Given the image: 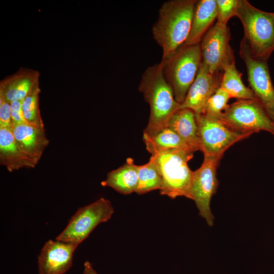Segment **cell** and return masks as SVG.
I'll list each match as a JSON object with an SVG mask.
<instances>
[{
    "label": "cell",
    "mask_w": 274,
    "mask_h": 274,
    "mask_svg": "<svg viewBox=\"0 0 274 274\" xmlns=\"http://www.w3.org/2000/svg\"><path fill=\"white\" fill-rule=\"evenodd\" d=\"M196 1H168L160 7L152 32L154 40L162 48V59L173 54L187 41Z\"/></svg>",
    "instance_id": "6da1fadb"
},
{
    "label": "cell",
    "mask_w": 274,
    "mask_h": 274,
    "mask_svg": "<svg viewBox=\"0 0 274 274\" xmlns=\"http://www.w3.org/2000/svg\"><path fill=\"white\" fill-rule=\"evenodd\" d=\"M138 89L150 108L144 133L151 134L166 127L172 115L180 109V104L176 100L173 90L165 78L161 61L144 71Z\"/></svg>",
    "instance_id": "7a4b0ae2"
},
{
    "label": "cell",
    "mask_w": 274,
    "mask_h": 274,
    "mask_svg": "<svg viewBox=\"0 0 274 274\" xmlns=\"http://www.w3.org/2000/svg\"><path fill=\"white\" fill-rule=\"evenodd\" d=\"M194 152L189 149H172L154 152L150 158L162 179L161 195L174 199L185 196L190 199V189L193 172L188 162Z\"/></svg>",
    "instance_id": "3957f363"
},
{
    "label": "cell",
    "mask_w": 274,
    "mask_h": 274,
    "mask_svg": "<svg viewBox=\"0 0 274 274\" xmlns=\"http://www.w3.org/2000/svg\"><path fill=\"white\" fill-rule=\"evenodd\" d=\"M236 16L244 31V39L252 55L267 60L274 50L273 13L263 11L248 1L241 0Z\"/></svg>",
    "instance_id": "277c9868"
},
{
    "label": "cell",
    "mask_w": 274,
    "mask_h": 274,
    "mask_svg": "<svg viewBox=\"0 0 274 274\" xmlns=\"http://www.w3.org/2000/svg\"><path fill=\"white\" fill-rule=\"evenodd\" d=\"M161 61L165 78L173 90L176 100L181 104L195 80L202 61L200 44L183 45Z\"/></svg>",
    "instance_id": "5b68a950"
},
{
    "label": "cell",
    "mask_w": 274,
    "mask_h": 274,
    "mask_svg": "<svg viewBox=\"0 0 274 274\" xmlns=\"http://www.w3.org/2000/svg\"><path fill=\"white\" fill-rule=\"evenodd\" d=\"M195 117L200 151L204 156L222 157L229 147L252 134L235 129L220 118L204 114H195Z\"/></svg>",
    "instance_id": "8992f818"
},
{
    "label": "cell",
    "mask_w": 274,
    "mask_h": 274,
    "mask_svg": "<svg viewBox=\"0 0 274 274\" xmlns=\"http://www.w3.org/2000/svg\"><path fill=\"white\" fill-rule=\"evenodd\" d=\"M114 212L111 201L101 197L79 208L56 239L80 244L98 224L110 220Z\"/></svg>",
    "instance_id": "52a82bcc"
},
{
    "label": "cell",
    "mask_w": 274,
    "mask_h": 274,
    "mask_svg": "<svg viewBox=\"0 0 274 274\" xmlns=\"http://www.w3.org/2000/svg\"><path fill=\"white\" fill-rule=\"evenodd\" d=\"M219 118L241 132L253 134L264 130L274 135V121L257 99H237L228 105Z\"/></svg>",
    "instance_id": "ba28073f"
},
{
    "label": "cell",
    "mask_w": 274,
    "mask_h": 274,
    "mask_svg": "<svg viewBox=\"0 0 274 274\" xmlns=\"http://www.w3.org/2000/svg\"><path fill=\"white\" fill-rule=\"evenodd\" d=\"M222 157L204 156L201 166L193 172L190 189V199L193 200L200 216L210 226L213 225L214 217L210 209L212 196L219 185L217 169Z\"/></svg>",
    "instance_id": "9c48e42d"
},
{
    "label": "cell",
    "mask_w": 274,
    "mask_h": 274,
    "mask_svg": "<svg viewBox=\"0 0 274 274\" xmlns=\"http://www.w3.org/2000/svg\"><path fill=\"white\" fill-rule=\"evenodd\" d=\"M239 54L246 64L250 88L274 121V87L267 60L254 57L244 38L241 42Z\"/></svg>",
    "instance_id": "30bf717a"
},
{
    "label": "cell",
    "mask_w": 274,
    "mask_h": 274,
    "mask_svg": "<svg viewBox=\"0 0 274 274\" xmlns=\"http://www.w3.org/2000/svg\"><path fill=\"white\" fill-rule=\"evenodd\" d=\"M230 36L227 25L216 22L203 37L200 43L201 62L211 73H222L226 66L235 63Z\"/></svg>",
    "instance_id": "8fae6325"
},
{
    "label": "cell",
    "mask_w": 274,
    "mask_h": 274,
    "mask_svg": "<svg viewBox=\"0 0 274 274\" xmlns=\"http://www.w3.org/2000/svg\"><path fill=\"white\" fill-rule=\"evenodd\" d=\"M222 73L212 74L201 62L198 72L190 86L180 109H189L196 114H204L209 98L220 87Z\"/></svg>",
    "instance_id": "7c38bea8"
},
{
    "label": "cell",
    "mask_w": 274,
    "mask_h": 274,
    "mask_svg": "<svg viewBox=\"0 0 274 274\" xmlns=\"http://www.w3.org/2000/svg\"><path fill=\"white\" fill-rule=\"evenodd\" d=\"M79 244L49 240L38 255L39 274H64L72 266L73 255Z\"/></svg>",
    "instance_id": "4fadbf2b"
},
{
    "label": "cell",
    "mask_w": 274,
    "mask_h": 274,
    "mask_svg": "<svg viewBox=\"0 0 274 274\" xmlns=\"http://www.w3.org/2000/svg\"><path fill=\"white\" fill-rule=\"evenodd\" d=\"M12 133L20 149L38 163L49 144L45 128H40L26 123L13 126Z\"/></svg>",
    "instance_id": "5bb4252c"
},
{
    "label": "cell",
    "mask_w": 274,
    "mask_h": 274,
    "mask_svg": "<svg viewBox=\"0 0 274 274\" xmlns=\"http://www.w3.org/2000/svg\"><path fill=\"white\" fill-rule=\"evenodd\" d=\"M39 72L31 69L21 68L14 75L1 81L0 98L10 103L22 101L39 82Z\"/></svg>",
    "instance_id": "9a60e30c"
},
{
    "label": "cell",
    "mask_w": 274,
    "mask_h": 274,
    "mask_svg": "<svg viewBox=\"0 0 274 274\" xmlns=\"http://www.w3.org/2000/svg\"><path fill=\"white\" fill-rule=\"evenodd\" d=\"M0 164L9 172L33 168L38 164L20 149L8 128H0Z\"/></svg>",
    "instance_id": "2e32d148"
},
{
    "label": "cell",
    "mask_w": 274,
    "mask_h": 274,
    "mask_svg": "<svg viewBox=\"0 0 274 274\" xmlns=\"http://www.w3.org/2000/svg\"><path fill=\"white\" fill-rule=\"evenodd\" d=\"M216 0L197 1L193 15L188 38L184 46L199 44L207 31L217 19Z\"/></svg>",
    "instance_id": "e0dca14e"
},
{
    "label": "cell",
    "mask_w": 274,
    "mask_h": 274,
    "mask_svg": "<svg viewBox=\"0 0 274 274\" xmlns=\"http://www.w3.org/2000/svg\"><path fill=\"white\" fill-rule=\"evenodd\" d=\"M166 126L177 133L193 151H200L195 113L193 111L178 110L170 117Z\"/></svg>",
    "instance_id": "ac0fdd59"
},
{
    "label": "cell",
    "mask_w": 274,
    "mask_h": 274,
    "mask_svg": "<svg viewBox=\"0 0 274 274\" xmlns=\"http://www.w3.org/2000/svg\"><path fill=\"white\" fill-rule=\"evenodd\" d=\"M138 183V165L131 158H128L120 167L107 174L101 182L103 187H109L118 193L128 195L135 192Z\"/></svg>",
    "instance_id": "d6986e66"
},
{
    "label": "cell",
    "mask_w": 274,
    "mask_h": 274,
    "mask_svg": "<svg viewBox=\"0 0 274 274\" xmlns=\"http://www.w3.org/2000/svg\"><path fill=\"white\" fill-rule=\"evenodd\" d=\"M143 139L146 149L151 154L172 149L192 150L177 133L167 126L151 134L143 132Z\"/></svg>",
    "instance_id": "ffe728a7"
},
{
    "label": "cell",
    "mask_w": 274,
    "mask_h": 274,
    "mask_svg": "<svg viewBox=\"0 0 274 274\" xmlns=\"http://www.w3.org/2000/svg\"><path fill=\"white\" fill-rule=\"evenodd\" d=\"M220 87L228 93L230 98L256 99L251 89L243 82L242 74L237 70L235 63L229 64L223 69Z\"/></svg>",
    "instance_id": "44dd1931"
},
{
    "label": "cell",
    "mask_w": 274,
    "mask_h": 274,
    "mask_svg": "<svg viewBox=\"0 0 274 274\" xmlns=\"http://www.w3.org/2000/svg\"><path fill=\"white\" fill-rule=\"evenodd\" d=\"M138 183L135 193L139 195L155 190H160L162 186L161 176L154 162L149 161L138 165Z\"/></svg>",
    "instance_id": "7402d4cb"
},
{
    "label": "cell",
    "mask_w": 274,
    "mask_h": 274,
    "mask_svg": "<svg viewBox=\"0 0 274 274\" xmlns=\"http://www.w3.org/2000/svg\"><path fill=\"white\" fill-rule=\"evenodd\" d=\"M41 89L39 82L22 101V110L26 123L40 128H45L39 107Z\"/></svg>",
    "instance_id": "603a6c76"
},
{
    "label": "cell",
    "mask_w": 274,
    "mask_h": 274,
    "mask_svg": "<svg viewBox=\"0 0 274 274\" xmlns=\"http://www.w3.org/2000/svg\"><path fill=\"white\" fill-rule=\"evenodd\" d=\"M230 98L228 93L220 87L209 98L204 114L211 117L219 118L228 107Z\"/></svg>",
    "instance_id": "cb8c5ba5"
},
{
    "label": "cell",
    "mask_w": 274,
    "mask_h": 274,
    "mask_svg": "<svg viewBox=\"0 0 274 274\" xmlns=\"http://www.w3.org/2000/svg\"><path fill=\"white\" fill-rule=\"evenodd\" d=\"M217 8V22L227 25L229 20L237 15L241 0H216Z\"/></svg>",
    "instance_id": "d4e9b609"
},
{
    "label": "cell",
    "mask_w": 274,
    "mask_h": 274,
    "mask_svg": "<svg viewBox=\"0 0 274 274\" xmlns=\"http://www.w3.org/2000/svg\"><path fill=\"white\" fill-rule=\"evenodd\" d=\"M13 126L11 103L0 98V128L12 129Z\"/></svg>",
    "instance_id": "484cf974"
},
{
    "label": "cell",
    "mask_w": 274,
    "mask_h": 274,
    "mask_svg": "<svg viewBox=\"0 0 274 274\" xmlns=\"http://www.w3.org/2000/svg\"><path fill=\"white\" fill-rule=\"evenodd\" d=\"M22 101H15L11 103V116L13 126L26 123L22 110Z\"/></svg>",
    "instance_id": "4316f807"
},
{
    "label": "cell",
    "mask_w": 274,
    "mask_h": 274,
    "mask_svg": "<svg viewBox=\"0 0 274 274\" xmlns=\"http://www.w3.org/2000/svg\"><path fill=\"white\" fill-rule=\"evenodd\" d=\"M83 274H98L93 269L92 265L88 261H86L84 263Z\"/></svg>",
    "instance_id": "83f0119b"
},
{
    "label": "cell",
    "mask_w": 274,
    "mask_h": 274,
    "mask_svg": "<svg viewBox=\"0 0 274 274\" xmlns=\"http://www.w3.org/2000/svg\"><path fill=\"white\" fill-rule=\"evenodd\" d=\"M273 16H274V13H273Z\"/></svg>",
    "instance_id": "f1b7e54d"
}]
</instances>
